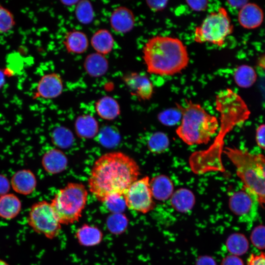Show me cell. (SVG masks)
<instances>
[{
  "label": "cell",
  "instance_id": "38",
  "mask_svg": "<svg viewBox=\"0 0 265 265\" xmlns=\"http://www.w3.org/2000/svg\"><path fill=\"white\" fill-rule=\"evenodd\" d=\"M256 140L258 145L265 150V124L260 125L256 132Z\"/></svg>",
  "mask_w": 265,
  "mask_h": 265
},
{
  "label": "cell",
  "instance_id": "33",
  "mask_svg": "<svg viewBox=\"0 0 265 265\" xmlns=\"http://www.w3.org/2000/svg\"><path fill=\"white\" fill-rule=\"evenodd\" d=\"M71 133L63 128H58L55 129L53 132L52 135L53 143L60 147L63 146H66V145L71 143L72 139Z\"/></svg>",
  "mask_w": 265,
  "mask_h": 265
},
{
  "label": "cell",
  "instance_id": "22",
  "mask_svg": "<svg viewBox=\"0 0 265 265\" xmlns=\"http://www.w3.org/2000/svg\"><path fill=\"white\" fill-rule=\"evenodd\" d=\"M22 203L14 194L7 193L0 197V217L7 220L16 217L20 212Z\"/></svg>",
  "mask_w": 265,
  "mask_h": 265
},
{
  "label": "cell",
  "instance_id": "46",
  "mask_svg": "<svg viewBox=\"0 0 265 265\" xmlns=\"http://www.w3.org/2000/svg\"><path fill=\"white\" fill-rule=\"evenodd\" d=\"M79 0H61L60 2L62 3V4L70 6L73 5H76Z\"/></svg>",
  "mask_w": 265,
  "mask_h": 265
},
{
  "label": "cell",
  "instance_id": "4",
  "mask_svg": "<svg viewBox=\"0 0 265 265\" xmlns=\"http://www.w3.org/2000/svg\"><path fill=\"white\" fill-rule=\"evenodd\" d=\"M182 118L176 132L188 145L207 144L219 128L217 117L208 113L200 104L186 100L185 106L179 104Z\"/></svg>",
  "mask_w": 265,
  "mask_h": 265
},
{
  "label": "cell",
  "instance_id": "23",
  "mask_svg": "<svg viewBox=\"0 0 265 265\" xmlns=\"http://www.w3.org/2000/svg\"><path fill=\"white\" fill-rule=\"evenodd\" d=\"M76 237L79 243L85 246L99 244L103 239V233L97 227L85 224L77 231Z\"/></svg>",
  "mask_w": 265,
  "mask_h": 265
},
{
  "label": "cell",
  "instance_id": "12",
  "mask_svg": "<svg viewBox=\"0 0 265 265\" xmlns=\"http://www.w3.org/2000/svg\"><path fill=\"white\" fill-rule=\"evenodd\" d=\"M63 89V81L60 75L54 72L47 73L38 80L33 98L55 99L61 95Z\"/></svg>",
  "mask_w": 265,
  "mask_h": 265
},
{
  "label": "cell",
  "instance_id": "11",
  "mask_svg": "<svg viewBox=\"0 0 265 265\" xmlns=\"http://www.w3.org/2000/svg\"><path fill=\"white\" fill-rule=\"evenodd\" d=\"M122 80L133 96L143 101L149 100L152 97L154 86L146 75L130 72L123 76Z\"/></svg>",
  "mask_w": 265,
  "mask_h": 265
},
{
  "label": "cell",
  "instance_id": "24",
  "mask_svg": "<svg viewBox=\"0 0 265 265\" xmlns=\"http://www.w3.org/2000/svg\"><path fill=\"white\" fill-rule=\"evenodd\" d=\"M170 199L172 207L181 212L190 210L195 203L193 193L186 188H180L174 192Z\"/></svg>",
  "mask_w": 265,
  "mask_h": 265
},
{
  "label": "cell",
  "instance_id": "3",
  "mask_svg": "<svg viewBox=\"0 0 265 265\" xmlns=\"http://www.w3.org/2000/svg\"><path fill=\"white\" fill-rule=\"evenodd\" d=\"M142 53L147 72L160 76L179 74L186 69L189 62L187 47L175 37L153 36L144 44Z\"/></svg>",
  "mask_w": 265,
  "mask_h": 265
},
{
  "label": "cell",
  "instance_id": "16",
  "mask_svg": "<svg viewBox=\"0 0 265 265\" xmlns=\"http://www.w3.org/2000/svg\"><path fill=\"white\" fill-rule=\"evenodd\" d=\"M41 163L44 169L48 173L55 174L66 169L68 160L66 156L61 151L52 149L43 155Z\"/></svg>",
  "mask_w": 265,
  "mask_h": 265
},
{
  "label": "cell",
  "instance_id": "43",
  "mask_svg": "<svg viewBox=\"0 0 265 265\" xmlns=\"http://www.w3.org/2000/svg\"><path fill=\"white\" fill-rule=\"evenodd\" d=\"M227 2L233 7L239 8L240 9L247 3L248 1L247 0H228Z\"/></svg>",
  "mask_w": 265,
  "mask_h": 265
},
{
  "label": "cell",
  "instance_id": "39",
  "mask_svg": "<svg viewBox=\"0 0 265 265\" xmlns=\"http://www.w3.org/2000/svg\"><path fill=\"white\" fill-rule=\"evenodd\" d=\"M253 158L265 182V156L262 154H253Z\"/></svg>",
  "mask_w": 265,
  "mask_h": 265
},
{
  "label": "cell",
  "instance_id": "14",
  "mask_svg": "<svg viewBox=\"0 0 265 265\" xmlns=\"http://www.w3.org/2000/svg\"><path fill=\"white\" fill-rule=\"evenodd\" d=\"M13 190L22 195H29L36 188L37 179L33 172L29 169H23L16 172L10 180Z\"/></svg>",
  "mask_w": 265,
  "mask_h": 265
},
{
  "label": "cell",
  "instance_id": "2",
  "mask_svg": "<svg viewBox=\"0 0 265 265\" xmlns=\"http://www.w3.org/2000/svg\"><path fill=\"white\" fill-rule=\"evenodd\" d=\"M215 108L220 115V130L212 145L207 150L192 153L189 159L192 171L196 174L212 171L224 172L221 155L225 135L237 125L247 120L250 112L246 106L232 100L215 102Z\"/></svg>",
  "mask_w": 265,
  "mask_h": 265
},
{
  "label": "cell",
  "instance_id": "27",
  "mask_svg": "<svg viewBox=\"0 0 265 265\" xmlns=\"http://www.w3.org/2000/svg\"><path fill=\"white\" fill-rule=\"evenodd\" d=\"M75 15L80 24L88 25L91 23L94 19L95 11L91 2L87 0H79L76 5Z\"/></svg>",
  "mask_w": 265,
  "mask_h": 265
},
{
  "label": "cell",
  "instance_id": "20",
  "mask_svg": "<svg viewBox=\"0 0 265 265\" xmlns=\"http://www.w3.org/2000/svg\"><path fill=\"white\" fill-rule=\"evenodd\" d=\"M114 38L107 29L101 28L96 30L90 39V44L95 52L106 55L113 50Z\"/></svg>",
  "mask_w": 265,
  "mask_h": 265
},
{
  "label": "cell",
  "instance_id": "31",
  "mask_svg": "<svg viewBox=\"0 0 265 265\" xmlns=\"http://www.w3.org/2000/svg\"><path fill=\"white\" fill-rule=\"evenodd\" d=\"M181 111L177 106V108H170L161 111L158 116L160 123L168 126L175 125L181 121Z\"/></svg>",
  "mask_w": 265,
  "mask_h": 265
},
{
  "label": "cell",
  "instance_id": "42",
  "mask_svg": "<svg viewBox=\"0 0 265 265\" xmlns=\"http://www.w3.org/2000/svg\"><path fill=\"white\" fill-rule=\"evenodd\" d=\"M222 265H244L242 260L238 257L232 255L226 258Z\"/></svg>",
  "mask_w": 265,
  "mask_h": 265
},
{
  "label": "cell",
  "instance_id": "5",
  "mask_svg": "<svg viewBox=\"0 0 265 265\" xmlns=\"http://www.w3.org/2000/svg\"><path fill=\"white\" fill-rule=\"evenodd\" d=\"M88 195L85 186L80 183H69L55 193L51 204L61 224L68 225L79 220Z\"/></svg>",
  "mask_w": 265,
  "mask_h": 265
},
{
  "label": "cell",
  "instance_id": "40",
  "mask_svg": "<svg viewBox=\"0 0 265 265\" xmlns=\"http://www.w3.org/2000/svg\"><path fill=\"white\" fill-rule=\"evenodd\" d=\"M247 265H265V253L251 254L248 259Z\"/></svg>",
  "mask_w": 265,
  "mask_h": 265
},
{
  "label": "cell",
  "instance_id": "13",
  "mask_svg": "<svg viewBox=\"0 0 265 265\" xmlns=\"http://www.w3.org/2000/svg\"><path fill=\"white\" fill-rule=\"evenodd\" d=\"M135 18L132 11L127 7L120 6L114 9L109 17L111 28L119 34H125L134 27Z\"/></svg>",
  "mask_w": 265,
  "mask_h": 265
},
{
  "label": "cell",
  "instance_id": "6",
  "mask_svg": "<svg viewBox=\"0 0 265 265\" xmlns=\"http://www.w3.org/2000/svg\"><path fill=\"white\" fill-rule=\"evenodd\" d=\"M223 152L236 167L243 186L257 196L259 205L265 206V182L253 158V154L236 147H225Z\"/></svg>",
  "mask_w": 265,
  "mask_h": 265
},
{
  "label": "cell",
  "instance_id": "41",
  "mask_svg": "<svg viewBox=\"0 0 265 265\" xmlns=\"http://www.w3.org/2000/svg\"><path fill=\"white\" fill-rule=\"evenodd\" d=\"M10 187V182L6 176L0 174V197L8 193Z\"/></svg>",
  "mask_w": 265,
  "mask_h": 265
},
{
  "label": "cell",
  "instance_id": "7",
  "mask_svg": "<svg viewBox=\"0 0 265 265\" xmlns=\"http://www.w3.org/2000/svg\"><path fill=\"white\" fill-rule=\"evenodd\" d=\"M233 31V25L225 7L209 14L195 28L193 39L197 43H209L222 47Z\"/></svg>",
  "mask_w": 265,
  "mask_h": 265
},
{
  "label": "cell",
  "instance_id": "32",
  "mask_svg": "<svg viewBox=\"0 0 265 265\" xmlns=\"http://www.w3.org/2000/svg\"><path fill=\"white\" fill-rule=\"evenodd\" d=\"M15 24L12 13L7 8L0 5V33L8 32L13 28Z\"/></svg>",
  "mask_w": 265,
  "mask_h": 265
},
{
  "label": "cell",
  "instance_id": "8",
  "mask_svg": "<svg viewBox=\"0 0 265 265\" xmlns=\"http://www.w3.org/2000/svg\"><path fill=\"white\" fill-rule=\"evenodd\" d=\"M28 225L33 230L49 239L57 237L61 223L51 203L43 200L33 204L27 217Z\"/></svg>",
  "mask_w": 265,
  "mask_h": 265
},
{
  "label": "cell",
  "instance_id": "47",
  "mask_svg": "<svg viewBox=\"0 0 265 265\" xmlns=\"http://www.w3.org/2000/svg\"><path fill=\"white\" fill-rule=\"evenodd\" d=\"M0 265H9L4 260L0 259Z\"/></svg>",
  "mask_w": 265,
  "mask_h": 265
},
{
  "label": "cell",
  "instance_id": "37",
  "mask_svg": "<svg viewBox=\"0 0 265 265\" xmlns=\"http://www.w3.org/2000/svg\"><path fill=\"white\" fill-rule=\"evenodd\" d=\"M168 2V1L166 0L146 1L147 5L154 12H158L163 10L167 6Z\"/></svg>",
  "mask_w": 265,
  "mask_h": 265
},
{
  "label": "cell",
  "instance_id": "15",
  "mask_svg": "<svg viewBox=\"0 0 265 265\" xmlns=\"http://www.w3.org/2000/svg\"><path fill=\"white\" fill-rule=\"evenodd\" d=\"M263 20V11L255 3H246L240 9L238 13V21L245 28H257L262 24Z\"/></svg>",
  "mask_w": 265,
  "mask_h": 265
},
{
  "label": "cell",
  "instance_id": "18",
  "mask_svg": "<svg viewBox=\"0 0 265 265\" xmlns=\"http://www.w3.org/2000/svg\"><path fill=\"white\" fill-rule=\"evenodd\" d=\"M83 68L90 77L99 78L107 73L109 63L105 55L95 52L86 56L83 62Z\"/></svg>",
  "mask_w": 265,
  "mask_h": 265
},
{
  "label": "cell",
  "instance_id": "29",
  "mask_svg": "<svg viewBox=\"0 0 265 265\" xmlns=\"http://www.w3.org/2000/svg\"><path fill=\"white\" fill-rule=\"evenodd\" d=\"M227 248L234 255H241L248 249L249 243L245 237L240 234H235L228 239Z\"/></svg>",
  "mask_w": 265,
  "mask_h": 265
},
{
  "label": "cell",
  "instance_id": "30",
  "mask_svg": "<svg viewBox=\"0 0 265 265\" xmlns=\"http://www.w3.org/2000/svg\"><path fill=\"white\" fill-rule=\"evenodd\" d=\"M128 225V219L122 213H112L107 220L109 230L115 234L124 231Z\"/></svg>",
  "mask_w": 265,
  "mask_h": 265
},
{
  "label": "cell",
  "instance_id": "10",
  "mask_svg": "<svg viewBox=\"0 0 265 265\" xmlns=\"http://www.w3.org/2000/svg\"><path fill=\"white\" fill-rule=\"evenodd\" d=\"M229 205L231 211L244 222L252 223L257 216L259 206L257 197L245 186L232 195Z\"/></svg>",
  "mask_w": 265,
  "mask_h": 265
},
{
  "label": "cell",
  "instance_id": "21",
  "mask_svg": "<svg viewBox=\"0 0 265 265\" xmlns=\"http://www.w3.org/2000/svg\"><path fill=\"white\" fill-rule=\"evenodd\" d=\"M95 108L99 117L107 120L115 119L121 112L117 101L109 96H104L98 99L95 104Z\"/></svg>",
  "mask_w": 265,
  "mask_h": 265
},
{
  "label": "cell",
  "instance_id": "34",
  "mask_svg": "<svg viewBox=\"0 0 265 265\" xmlns=\"http://www.w3.org/2000/svg\"><path fill=\"white\" fill-rule=\"evenodd\" d=\"M252 244L260 249H265V226L260 225L253 229L251 234Z\"/></svg>",
  "mask_w": 265,
  "mask_h": 265
},
{
  "label": "cell",
  "instance_id": "45",
  "mask_svg": "<svg viewBox=\"0 0 265 265\" xmlns=\"http://www.w3.org/2000/svg\"><path fill=\"white\" fill-rule=\"evenodd\" d=\"M198 265H215V264L214 262L210 258H203L199 261Z\"/></svg>",
  "mask_w": 265,
  "mask_h": 265
},
{
  "label": "cell",
  "instance_id": "35",
  "mask_svg": "<svg viewBox=\"0 0 265 265\" xmlns=\"http://www.w3.org/2000/svg\"><path fill=\"white\" fill-rule=\"evenodd\" d=\"M107 209L113 213H122L126 206L124 197H114L108 199L104 203Z\"/></svg>",
  "mask_w": 265,
  "mask_h": 265
},
{
  "label": "cell",
  "instance_id": "9",
  "mask_svg": "<svg viewBox=\"0 0 265 265\" xmlns=\"http://www.w3.org/2000/svg\"><path fill=\"white\" fill-rule=\"evenodd\" d=\"M150 181L148 176H145L131 185L124 195L126 207L143 213L148 212L153 208L155 204Z\"/></svg>",
  "mask_w": 265,
  "mask_h": 265
},
{
  "label": "cell",
  "instance_id": "26",
  "mask_svg": "<svg viewBox=\"0 0 265 265\" xmlns=\"http://www.w3.org/2000/svg\"><path fill=\"white\" fill-rule=\"evenodd\" d=\"M76 122V129L80 136L90 138L96 134L98 129V124L95 119L91 115H81L78 118Z\"/></svg>",
  "mask_w": 265,
  "mask_h": 265
},
{
  "label": "cell",
  "instance_id": "19",
  "mask_svg": "<svg viewBox=\"0 0 265 265\" xmlns=\"http://www.w3.org/2000/svg\"><path fill=\"white\" fill-rule=\"evenodd\" d=\"M153 197L159 201H164L171 197L174 191L172 181L167 176L159 175L150 181Z\"/></svg>",
  "mask_w": 265,
  "mask_h": 265
},
{
  "label": "cell",
  "instance_id": "28",
  "mask_svg": "<svg viewBox=\"0 0 265 265\" xmlns=\"http://www.w3.org/2000/svg\"><path fill=\"white\" fill-rule=\"evenodd\" d=\"M169 140L163 132H156L149 138L147 147L152 153L159 154L164 152L169 147Z\"/></svg>",
  "mask_w": 265,
  "mask_h": 265
},
{
  "label": "cell",
  "instance_id": "17",
  "mask_svg": "<svg viewBox=\"0 0 265 265\" xmlns=\"http://www.w3.org/2000/svg\"><path fill=\"white\" fill-rule=\"evenodd\" d=\"M63 44L67 52L81 54L87 50L89 42L84 32L80 30L73 29L65 35Z\"/></svg>",
  "mask_w": 265,
  "mask_h": 265
},
{
  "label": "cell",
  "instance_id": "25",
  "mask_svg": "<svg viewBox=\"0 0 265 265\" xmlns=\"http://www.w3.org/2000/svg\"><path fill=\"white\" fill-rule=\"evenodd\" d=\"M234 79L238 86L242 88H248L256 81L257 75L254 69L247 65L238 67L234 73Z\"/></svg>",
  "mask_w": 265,
  "mask_h": 265
},
{
  "label": "cell",
  "instance_id": "36",
  "mask_svg": "<svg viewBox=\"0 0 265 265\" xmlns=\"http://www.w3.org/2000/svg\"><path fill=\"white\" fill-rule=\"evenodd\" d=\"M187 5L193 11L201 12L206 10L209 5V1L206 0H186Z\"/></svg>",
  "mask_w": 265,
  "mask_h": 265
},
{
  "label": "cell",
  "instance_id": "44",
  "mask_svg": "<svg viewBox=\"0 0 265 265\" xmlns=\"http://www.w3.org/2000/svg\"><path fill=\"white\" fill-rule=\"evenodd\" d=\"M8 74L7 70L0 68V89L4 85L5 82L6 77Z\"/></svg>",
  "mask_w": 265,
  "mask_h": 265
},
{
  "label": "cell",
  "instance_id": "1",
  "mask_svg": "<svg viewBox=\"0 0 265 265\" xmlns=\"http://www.w3.org/2000/svg\"><path fill=\"white\" fill-rule=\"evenodd\" d=\"M140 168L135 160L119 151L106 153L96 159L88 179L89 191L104 203L114 197L124 195L138 179Z\"/></svg>",
  "mask_w": 265,
  "mask_h": 265
}]
</instances>
